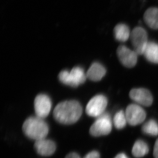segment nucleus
Instances as JSON below:
<instances>
[{
  "label": "nucleus",
  "mask_w": 158,
  "mask_h": 158,
  "mask_svg": "<svg viewBox=\"0 0 158 158\" xmlns=\"http://www.w3.org/2000/svg\"><path fill=\"white\" fill-rule=\"evenodd\" d=\"M125 113L127 123L132 126L139 125L146 118V113L144 109L137 104L129 105Z\"/></svg>",
  "instance_id": "0eeeda50"
},
{
  "label": "nucleus",
  "mask_w": 158,
  "mask_h": 158,
  "mask_svg": "<svg viewBox=\"0 0 158 158\" xmlns=\"http://www.w3.org/2000/svg\"><path fill=\"white\" fill-rule=\"evenodd\" d=\"M106 69L105 67L98 62H95L91 64L88 69L86 75L88 78L93 81H98L105 76Z\"/></svg>",
  "instance_id": "f8f14e48"
},
{
  "label": "nucleus",
  "mask_w": 158,
  "mask_h": 158,
  "mask_svg": "<svg viewBox=\"0 0 158 158\" xmlns=\"http://www.w3.org/2000/svg\"><path fill=\"white\" fill-rule=\"evenodd\" d=\"M115 158H128L127 157L125 154L123 153H121V154H118L115 157Z\"/></svg>",
  "instance_id": "4be33fe9"
},
{
  "label": "nucleus",
  "mask_w": 158,
  "mask_h": 158,
  "mask_svg": "<svg viewBox=\"0 0 158 158\" xmlns=\"http://www.w3.org/2000/svg\"><path fill=\"white\" fill-rule=\"evenodd\" d=\"M82 109L79 102L67 100L58 103L53 111V116L58 123L72 124L76 123L82 115Z\"/></svg>",
  "instance_id": "f257e3e1"
},
{
  "label": "nucleus",
  "mask_w": 158,
  "mask_h": 158,
  "mask_svg": "<svg viewBox=\"0 0 158 158\" xmlns=\"http://www.w3.org/2000/svg\"><path fill=\"white\" fill-rule=\"evenodd\" d=\"M131 98L138 104L149 106L153 102V98L151 93L144 88H136L131 89L130 92Z\"/></svg>",
  "instance_id": "9d476101"
},
{
  "label": "nucleus",
  "mask_w": 158,
  "mask_h": 158,
  "mask_svg": "<svg viewBox=\"0 0 158 158\" xmlns=\"http://www.w3.org/2000/svg\"><path fill=\"white\" fill-rule=\"evenodd\" d=\"M87 78L86 73L80 67L73 68L70 71L66 70L62 71L58 75L60 82L72 87H77L84 84Z\"/></svg>",
  "instance_id": "7ed1b4c3"
},
{
  "label": "nucleus",
  "mask_w": 158,
  "mask_h": 158,
  "mask_svg": "<svg viewBox=\"0 0 158 158\" xmlns=\"http://www.w3.org/2000/svg\"><path fill=\"white\" fill-rule=\"evenodd\" d=\"M23 131L27 137L37 141L45 139L49 133V127L44 119L37 116L27 118L23 125Z\"/></svg>",
  "instance_id": "f03ea898"
},
{
  "label": "nucleus",
  "mask_w": 158,
  "mask_h": 158,
  "mask_svg": "<svg viewBox=\"0 0 158 158\" xmlns=\"http://www.w3.org/2000/svg\"><path fill=\"white\" fill-rule=\"evenodd\" d=\"M130 39L134 47V50L138 55H142L148 45L147 32L141 27L135 28L131 33Z\"/></svg>",
  "instance_id": "39448f33"
},
{
  "label": "nucleus",
  "mask_w": 158,
  "mask_h": 158,
  "mask_svg": "<svg viewBox=\"0 0 158 158\" xmlns=\"http://www.w3.org/2000/svg\"><path fill=\"white\" fill-rule=\"evenodd\" d=\"M117 54L120 61L125 67L131 68L137 64V53L125 46H120L117 50Z\"/></svg>",
  "instance_id": "1a4fd4ad"
},
{
  "label": "nucleus",
  "mask_w": 158,
  "mask_h": 158,
  "mask_svg": "<svg viewBox=\"0 0 158 158\" xmlns=\"http://www.w3.org/2000/svg\"><path fill=\"white\" fill-rule=\"evenodd\" d=\"M142 130L145 134L156 136L158 135V124L154 119L149 120L143 125Z\"/></svg>",
  "instance_id": "f3484780"
},
{
  "label": "nucleus",
  "mask_w": 158,
  "mask_h": 158,
  "mask_svg": "<svg viewBox=\"0 0 158 158\" xmlns=\"http://www.w3.org/2000/svg\"><path fill=\"white\" fill-rule=\"evenodd\" d=\"M65 158H81V157L76 152H71L68 154Z\"/></svg>",
  "instance_id": "412c9836"
},
{
  "label": "nucleus",
  "mask_w": 158,
  "mask_h": 158,
  "mask_svg": "<svg viewBox=\"0 0 158 158\" xmlns=\"http://www.w3.org/2000/svg\"><path fill=\"white\" fill-rule=\"evenodd\" d=\"M107 105V98L103 95L95 96L89 100L86 107V113L93 117H98L105 113Z\"/></svg>",
  "instance_id": "423d86ee"
},
{
  "label": "nucleus",
  "mask_w": 158,
  "mask_h": 158,
  "mask_svg": "<svg viewBox=\"0 0 158 158\" xmlns=\"http://www.w3.org/2000/svg\"><path fill=\"white\" fill-rule=\"evenodd\" d=\"M149 148L146 142L139 140L135 143L132 149V154L136 158H141L148 154Z\"/></svg>",
  "instance_id": "dca6fc26"
},
{
  "label": "nucleus",
  "mask_w": 158,
  "mask_h": 158,
  "mask_svg": "<svg viewBox=\"0 0 158 158\" xmlns=\"http://www.w3.org/2000/svg\"><path fill=\"white\" fill-rule=\"evenodd\" d=\"M34 105L36 116L44 119L49 114L52 107V102L47 95L40 94L35 97Z\"/></svg>",
  "instance_id": "6e6552de"
},
{
  "label": "nucleus",
  "mask_w": 158,
  "mask_h": 158,
  "mask_svg": "<svg viewBox=\"0 0 158 158\" xmlns=\"http://www.w3.org/2000/svg\"><path fill=\"white\" fill-rule=\"evenodd\" d=\"M56 144L53 141L43 139L36 141L35 148L37 154L43 156H50L54 153Z\"/></svg>",
  "instance_id": "9b49d317"
},
{
  "label": "nucleus",
  "mask_w": 158,
  "mask_h": 158,
  "mask_svg": "<svg viewBox=\"0 0 158 158\" xmlns=\"http://www.w3.org/2000/svg\"><path fill=\"white\" fill-rule=\"evenodd\" d=\"M114 124L117 129H122L126 126L127 121L125 112L120 110L115 114L114 117Z\"/></svg>",
  "instance_id": "a211bd4d"
},
{
  "label": "nucleus",
  "mask_w": 158,
  "mask_h": 158,
  "mask_svg": "<svg viewBox=\"0 0 158 158\" xmlns=\"http://www.w3.org/2000/svg\"><path fill=\"white\" fill-rule=\"evenodd\" d=\"M143 55L149 62L158 64V44L154 42H148L143 52Z\"/></svg>",
  "instance_id": "4468645a"
},
{
  "label": "nucleus",
  "mask_w": 158,
  "mask_h": 158,
  "mask_svg": "<svg viewBox=\"0 0 158 158\" xmlns=\"http://www.w3.org/2000/svg\"><path fill=\"white\" fill-rule=\"evenodd\" d=\"M145 22L152 29H158V8L151 7L144 15Z\"/></svg>",
  "instance_id": "ddd939ff"
},
{
  "label": "nucleus",
  "mask_w": 158,
  "mask_h": 158,
  "mask_svg": "<svg viewBox=\"0 0 158 158\" xmlns=\"http://www.w3.org/2000/svg\"><path fill=\"white\" fill-rule=\"evenodd\" d=\"M154 156L155 158H158V139L156 141L154 145Z\"/></svg>",
  "instance_id": "aec40b11"
},
{
  "label": "nucleus",
  "mask_w": 158,
  "mask_h": 158,
  "mask_svg": "<svg viewBox=\"0 0 158 158\" xmlns=\"http://www.w3.org/2000/svg\"><path fill=\"white\" fill-rule=\"evenodd\" d=\"M84 158H100V154L97 151H92L87 154Z\"/></svg>",
  "instance_id": "6ab92c4d"
},
{
  "label": "nucleus",
  "mask_w": 158,
  "mask_h": 158,
  "mask_svg": "<svg viewBox=\"0 0 158 158\" xmlns=\"http://www.w3.org/2000/svg\"><path fill=\"white\" fill-rule=\"evenodd\" d=\"M114 33L116 40L121 42H125L128 40L131 36L129 27L126 24L120 23L115 26Z\"/></svg>",
  "instance_id": "2eb2a0df"
},
{
  "label": "nucleus",
  "mask_w": 158,
  "mask_h": 158,
  "mask_svg": "<svg viewBox=\"0 0 158 158\" xmlns=\"http://www.w3.org/2000/svg\"><path fill=\"white\" fill-rule=\"evenodd\" d=\"M112 129V123L110 116L107 113H104L99 116L92 125L89 129V133L94 137H99L109 135Z\"/></svg>",
  "instance_id": "20e7f679"
}]
</instances>
